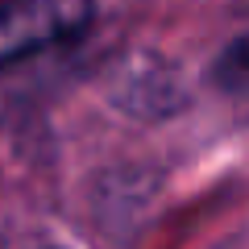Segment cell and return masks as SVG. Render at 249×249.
Instances as JSON below:
<instances>
[{"label": "cell", "instance_id": "obj_1", "mask_svg": "<svg viewBox=\"0 0 249 249\" xmlns=\"http://www.w3.org/2000/svg\"><path fill=\"white\" fill-rule=\"evenodd\" d=\"M91 21H96V9L79 4V0H13V4H0V71L83 37Z\"/></svg>", "mask_w": 249, "mask_h": 249}, {"label": "cell", "instance_id": "obj_2", "mask_svg": "<svg viewBox=\"0 0 249 249\" xmlns=\"http://www.w3.org/2000/svg\"><path fill=\"white\" fill-rule=\"evenodd\" d=\"M108 100H112V108H121L133 121H162V116L178 112L187 104V91L170 62L142 54V58H129L112 71Z\"/></svg>", "mask_w": 249, "mask_h": 249}, {"label": "cell", "instance_id": "obj_3", "mask_svg": "<svg viewBox=\"0 0 249 249\" xmlns=\"http://www.w3.org/2000/svg\"><path fill=\"white\" fill-rule=\"evenodd\" d=\"M212 83L229 96H249V34H237L212 62Z\"/></svg>", "mask_w": 249, "mask_h": 249}, {"label": "cell", "instance_id": "obj_4", "mask_svg": "<svg viewBox=\"0 0 249 249\" xmlns=\"http://www.w3.org/2000/svg\"><path fill=\"white\" fill-rule=\"evenodd\" d=\"M37 249H67V245H37Z\"/></svg>", "mask_w": 249, "mask_h": 249}]
</instances>
